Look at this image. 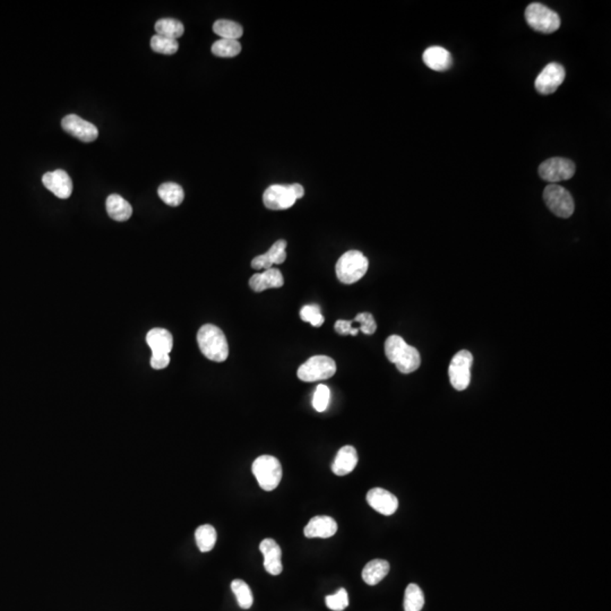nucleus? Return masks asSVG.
I'll list each match as a JSON object with an SVG mask.
<instances>
[{"label": "nucleus", "instance_id": "3", "mask_svg": "<svg viewBox=\"0 0 611 611\" xmlns=\"http://www.w3.org/2000/svg\"><path fill=\"white\" fill-rule=\"evenodd\" d=\"M367 257L359 250H349L339 257L337 263V276L344 284H353L358 282L367 273Z\"/></svg>", "mask_w": 611, "mask_h": 611}, {"label": "nucleus", "instance_id": "16", "mask_svg": "<svg viewBox=\"0 0 611 611\" xmlns=\"http://www.w3.org/2000/svg\"><path fill=\"white\" fill-rule=\"evenodd\" d=\"M287 241L278 240L265 254L256 256L251 260V267L255 269H272L274 264H282L287 258Z\"/></svg>", "mask_w": 611, "mask_h": 611}, {"label": "nucleus", "instance_id": "14", "mask_svg": "<svg viewBox=\"0 0 611 611\" xmlns=\"http://www.w3.org/2000/svg\"><path fill=\"white\" fill-rule=\"evenodd\" d=\"M44 187L50 192L56 195L57 197L66 200L71 197L73 193V181L65 170H55L53 172H46L42 177Z\"/></svg>", "mask_w": 611, "mask_h": 611}, {"label": "nucleus", "instance_id": "28", "mask_svg": "<svg viewBox=\"0 0 611 611\" xmlns=\"http://www.w3.org/2000/svg\"><path fill=\"white\" fill-rule=\"evenodd\" d=\"M425 605L423 590L417 584L407 585L405 593V611H421Z\"/></svg>", "mask_w": 611, "mask_h": 611}, {"label": "nucleus", "instance_id": "26", "mask_svg": "<svg viewBox=\"0 0 611 611\" xmlns=\"http://www.w3.org/2000/svg\"><path fill=\"white\" fill-rule=\"evenodd\" d=\"M213 31L221 37V39H227V40H238L244 34V30L240 24L228 19L216 21L213 25Z\"/></svg>", "mask_w": 611, "mask_h": 611}, {"label": "nucleus", "instance_id": "33", "mask_svg": "<svg viewBox=\"0 0 611 611\" xmlns=\"http://www.w3.org/2000/svg\"><path fill=\"white\" fill-rule=\"evenodd\" d=\"M330 398V389H328V386L321 384V385L317 386V389H316L315 393H314L312 407L317 412H324L328 409Z\"/></svg>", "mask_w": 611, "mask_h": 611}, {"label": "nucleus", "instance_id": "9", "mask_svg": "<svg viewBox=\"0 0 611 611\" xmlns=\"http://www.w3.org/2000/svg\"><path fill=\"white\" fill-rule=\"evenodd\" d=\"M575 163L573 161L565 158H551L544 161L539 167V175L541 179L550 184L571 179L574 176Z\"/></svg>", "mask_w": 611, "mask_h": 611}, {"label": "nucleus", "instance_id": "22", "mask_svg": "<svg viewBox=\"0 0 611 611\" xmlns=\"http://www.w3.org/2000/svg\"><path fill=\"white\" fill-rule=\"evenodd\" d=\"M107 212L114 221L124 222L130 219L133 214V207L121 195L112 194L107 198Z\"/></svg>", "mask_w": 611, "mask_h": 611}, {"label": "nucleus", "instance_id": "37", "mask_svg": "<svg viewBox=\"0 0 611 611\" xmlns=\"http://www.w3.org/2000/svg\"><path fill=\"white\" fill-rule=\"evenodd\" d=\"M170 364V355H152L151 357V366L153 369H157V371H160V369H164V368H167Z\"/></svg>", "mask_w": 611, "mask_h": 611}, {"label": "nucleus", "instance_id": "8", "mask_svg": "<svg viewBox=\"0 0 611 611\" xmlns=\"http://www.w3.org/2000/svg\"><path fill=\"white\" fill-rule=\"evenodd\" d=\"M472 364V353L468 350H461L452 359L451 364L448 368V375L452 386L457 391H464L470 385Z\"/></svg>", "mask_w": 611, "mask_h": 611}, {"label": "nucleus", "instance_id": "31", "mask_svg": "<svg viewBox=\"0 0 611 611\" xmlns=\"http://www.w3.org/2000/svg\"><path fill=\"white\" fill-rule=\"evenodd\" d=\"M151 48L154 53L173 55L179 49V44L177 40L155 34L151 39Z\"/></svg>", "mask_w": 611, "mask_h": 611}, {"label": "nucleus", "instance_id": "30", "mask_svg": "<svg viewBox=\"0 0 611 611\" xmlns=\"http://www.w3.org/2000/svg\"><path fill=\"white\" fill-rule=\"evenodd\" d=\"M232 592L235 593L238 605L242 609H249L253 605L254 598L251 590L248 584L242 580L232 581Z\"/></svg>", "mask_w": 611, "mask_h": 611}, {"label": "nucleus", "instance_id": "38", "mask_svg": "<svg viewBox=\"0 0 611 611\" xmlns=\"http://www.w3.org/2000/svg\"><path fill=\"white\" fill-rule=\"evenodd\" d=\"M291 191L294 193V197L296 200H299V198L303 197V195H305V191H303V187L299 184H294V185H290Z\"/></svg>", "mask_w": 611, "mask_h": 611}, {"label": "nucleus", "instance_id": "29", "mask_svg": "<svg viewBox=\"0 0 611 611\" xmlns=\"http://www.w3.org/2000/svg\"><path fill=\"white\" fill-rule=\"evenodd\" d=\"M241 46L238 40H227L220 39L212 46V53L220 58H232L240 53Z\"/></svg>", "mask_w": 611, "mask_h": 611}, {"label": "nucleus", "instance_id": "7", "mask_svg": "<svg viewBox=\"0 0 611 611\" xmlns=\"http://www.w3.org/2000/svg\"><path fill=\"white\" fill-rule=\"evenodd\" d=\"M543 200L551 212L558 218L567 219L574 213V200L571 193L562 186L550 184L543 191Z\"/></svg>", "mask_w": 611, "mask_h": 611}, {"label": "nucleus", "instance_id": "6", "mask_svg": "<svg viewBox=\"0 0 611 611\" xmlns=\"http://www.w3.org/2000/svg\"><path fill=\"white\" fill-rule=\"evenodd\" d=\"M337 373V364L333 359L326 355H315L308 359L298 369L299 380L307 383L328 380Z\"/></svg>", "mask_w": 611, "mask_h": 611}, {"label": "nucleus", "instance_id": "25", "mask_svg": "<svg viewBox=\"0 0 611 611\" xmlns=\"http://www.w3.org/2000/svg\"><path fill=\"white\" fill-rule=\"evenodd\" d=\"M195 539L202 553H209L213 549L218 539L215 529L210 524L201 525L195 531Z\"/></svg>", "mask_w": 611, "mask_h": 611}, {"label": "nucleus", "instance_id": "5", "mask_svg": "<svg viewBox=\"0 0 611 611\" xmlns=\"http://www.w3.org/2000/svg\"><path fill=\"white\" fill-rule=\"evenodd\" d=\"M525 19L534 31L540 33H554L560 26L558 14L542 3H530L525 10Z\"/></svg>", "mask_w": 611, "mask_h": 611}, {"label": "nucleus", "instance_id": "18", "mask_svg": "<svg viewBox=\"0 0 611 611\" xmlns=\"http://www.w3.org/2000/svg\"><path fill=\"white\" fill-rule=\"evenodd\" d=\"M283 275L278 269H266L250 278L249 287L255 292H263L267 289H278L283 285Z\"/></svg>", "mask_w": 611, "mask_h": 611}, {"label": "nucleus", "instance_id": "11", "mask_svg": "<svg viewBox=\"0 0 611 611\" xmlns=\"http://www.w3.org/2000/svg\"><path fill=\"white\" fill-rule=\"evenodd\" d=\"M62 130L69 135L74 136L80 142L91 143L99 136V130L96 125L84 121L78 114H68L62 121Z\"/></svg>", "mask_w": 611, "mask_h": 611}, {"label": "nucleus", "instance_id": "10", "mask_svg": "<svg viewBox=\"0 0 611 611\" xmlns=\"http://www.w3.org/2000/svg\"><path fill=\"white\" fill-rule=\"evenodd\" d=\"M565 69L560 64L550 62L543 68L534 82V87L542 96L553 94L565 80Z\"/></svg>", "mask_w": 611, "mask_h": 611}, {"label": "nucleus", "instance_id": "1", "mask_svg": "<svg viewBox=\"0 0 611 611\" xmlns=\"http://www.w3.org/2000/svg\"><path fill=\"white\" fill-rule=\"evenodd\" d=\"M385 355L402 373H414L421 364L419 351L409 346L400 335H391L386 339Z\"/></svg>", "mask_w": 611, "mask_h": 611}, {"label": "nucleus", "instance_id": "13", "mask_svg": "<svg viewBox=\"0 0 611 611\" xmlns=\"http://www.w3.org/2000/svg\"><path fill=\"white\" fill-rule=\"evenodd\" d=\"M367 503L371 508L383 515H393L398 511V498L383 488H373L368 491Z\"/></svg>", "mask_w": 611, "mask_h": 611}, {"label": "nucleus", "instance_id": "4", "mask_svg": "<svg viewBox=\"0 0 611 611\" xmlns=\"http://www.w3.org/2000/svg\"><path fill=\"white\" fill-rule=\"evenodd\" d=\"M253 473L263 490L272 491L278 487L282 479L280 461L272 455H262L254 461Z\"/></svg>", "mask_w": 611, "mask_h": 611}, {"label": "nucleus", "instance_id": "35", "mask_svg": "<svg viewBox=\"0 0 611 611\" xmlns=\"http://www.w3.org/2000/svg\"><path fill=\"white\" fill-rule=\"evenodd\" d=\"M355 321H359L360 324V330L362 333L367 335H373L377 330L376 321L375 318L369 312H362L355 317Z\"/></svg>", "mask_w": 611, "mask_h": 611}, {"label": "nucleus", "instance_id": "32", "mask_svg": "<svg viewBox=\"0 0 611 611\" xmlns=\"http://www.w3.org/2000/svg\"><path fill=\"white\" fill-rule=\"evenodd\" d=\"M300 318L303 321L310 323L314 328H321L324 324L325 318L321 315V307L317 305H307L300 310Z\"/></svg>", "mask_w": 611, "mask_h": 611}, {"label": "nucleus", "instance_id": "24", "mask_svg": "<svg viewBox=\"0 0 611 611\" xmlns=\"http://www.w3.org/2000/svg\"><path fill=\"white\" fill-rule=\"evenodd\" d=\"M159 197L170 206H179L185 198L181 186L175 182H166L159 187Z\"/></svg>", "mask_w": 611, "mask_h": 611}, {"label": "nucleus", "instance_id": "36", "mask_svg": "<svg viewBox=\"0 0 611 611\" xmlns=\"http://www.w3.org/2000/svg\"><path fill=\"white\" fill-rule=\"evenodd\" d=\"M353 321H337L335 323V330L339 335H353L355 337L359 333V330L353 326Z\"/></svg>", "mask_w": 611, "mask_h": 611}, {"label": "nucleus", "instance_id": "21", "mask_svg": "<svg viewBox=\"0 0 611 611\" xmlns=\"http://www.w3.org/2000/svg\"><path fill=\"white\" fill-rule=\"evenodd\" d=\"M358 464V453L353 446H344L337 452L332 464V471L339 477L349 475Z\"/></svg>", "mask_w": 611, "mask_h": 611}, {"label": "nucleus", "instance_id": "15", "mask_svg": "<svg viewBox=\"0 0 611 611\" xmlns=\"http://www.w3.org/2000/svg\"><path fill=\"white\" fill-rule=\"evenodd\" d=\"M260 550L264 556V567L271 575H280L283 569L282 566V551L278 543L273 539H264L260 542Z\"/></svg>", "mask_w": 611, "mask_h": 611}, {"label": "nucleus", "instance_id": "17", "mask_svg": "<svg viewBox=\"0 0 611 611\" xmlns=\"http://www.w3.org/2000/svg\"><path fill=\"white\" fill-rule=\"evenodd\" d=\"M337 524L330 516H315L306 525L303 533L307 538H330L337 533Z\"/></svg>", "mask_w": 611, "mask_h": 611}, {"label": "nucleus", "instance_id": "12", "mask_svg": "<svg viewBox=\"0 0 611 611\" xmlns=\"http://www.w3.org/2000/svg\"><path fill=\"white\" fill-rule=\"evenodd\" d=\"M296 198L290 186H269L263 195V202L267 209L273 211L287 210L294 206Z\"/></svg>", "mask_w": 611, "mask_h": 611}, {"label": "nucleus", "instance_id": "19", "mask_svg": "<svg viewBox=\"0 0 611 611\" xmlns=\"http://www.w3.org/2000/svg\"><path fill=\"white\" fill-rule=\"evenodd\" d=\"M423 62L426 66L436 71H448L453 65V58L448 50L441 46H430L425 50L423 55Z\"/></svg>", "mask_w": 611, "mask_h": 611}, {"label": "nucleus", "instance_id": "27", "mask_svg": "<svg viewBox=\"0 0 611 611\" xmlns=\"http://www.w3.org/2000/svg\"><path fill=\"white\" fill-rule=\"evenodd\" d=\"M155 32L158 35L177 40L184 34L185 28H184L182 23L177 19H162L155 23Z\"/></svg>", "mask_w": 611, "mask_h": 611}, {"label": "nucleus", "instance_id": "34", "mask_svg": "<svg viewBox=\"0 0 611 611\" xmlns=\"http://www.w3.org/2000/svg\"><path fill=\"white\" fill-rule=\"evenodd\" d=\"M328 608L333 611H343L349 605V596L346 589H339L333 596H326L325 599Z\"/></svg>", "mask_w": 611, "mask_h": 611}, {"label": "nucleus", "instance_id": "23", "mask_svg": "<svg viewBox=\"0 0 611 611\" xmlns=\"http://www.w3.org/2000/svg\"><path fill=\"white\" fill-rule=\"evenodd\" d=\"M389 564L384 559H373L364 566L362 571V580L368 585H376L389 574Z\"/></svg>", "mask_w": 611, "mask_h": 611}, {"label": "nucleus", "instance_id": "20", "mask_svg": "<svg viewBox=\"0 0 611 611\" xmlns=\"http://www.w3.org/2000/svg\"><path fill=\"white\" fill-rule=\"evenodd\" d=\"M146 343L151 348L152 355H169L173 346V337L169 330L153 328L146 335Z\"/></svg>", "mask_w": 611, "mask_h": 611}, {"label": "nucleus", "instance_id": "2", "mask_svg": "<svg viewBox=\"0 0 611 611\" xmlns=\"http://www.w3.org/2000/svg\"><path fill=\"white\" fill-rule=\"evenodd\" d=\"M197 343L202 353L209 360L226 362L229 357V346L226 335L218 326L206 324L197 333Z\"/></svg>", "mask_w": 611, "mask_h": 611}]
</instances>
